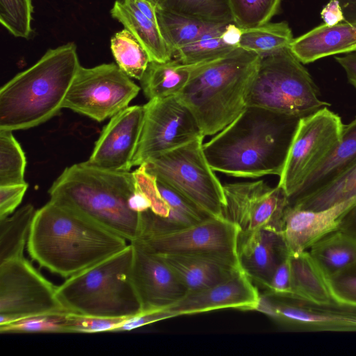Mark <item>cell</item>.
I'll return each mask as SVG.
<instances>
[{
	"label": "cell",
	"instance_id": "1",
	"mask_svg": "<svg viewBox=\"0 0 356 356\" xmlns=\"http://www.w3.org/2000/svg\"><path fill=\"white\" fill-rule=\"evenodd\" d=\"M300 118L247 106L203 143L204 153L215 172L243 178L280 177Z\"/></svg>",
	"mask_w": 356,
	"mask_h": 356
},
{
	"label": "cell",
	"instance_id": "2",
	"mask_svg": "<svg viewBox=\"0 0 356 356\" xmlns=\"http://www.w3.org/2000/svg\"><path fill=\"white\" fill-rule=\"evenodd\" d=\"M124 238L52 200L36 211L26 248L41 267L66 279L127 247Z\"/></svg>",
	"mask_w": 356,
	"mask_h": 356
},
{
	"label": "cell",
	"instance_id": "3",
	"mask_svg": "<svg viewBox=\"0 0 356 356\" xmlns=\"http://www.w3.org/2000/svg\"><path fill=\"white\" fill-rule=\"evenodd\" d=\"M81 66L74 42L48 49L0 89V130H24L56 115Z\"/></svg>",
	"mask_w": 356,
	"mask_h": 356
},
{
	"label": "cell",
	"instance_id": "4",
	"mask_svg": "<svg viewBox=\"0 0 356 356\" xmlns=\"http://www.w3.org/2000/svg\"><path fill=\"white\" fill-rule=\"evenodd\" d=\"M136 188L133 172L102 169L87 161L67 167L54 181L50 200L68 206L130 243L138 239L140 213L129 200Z\"/></svg>",
	"mask_w": 356,
	"mask_h": 356
},
{
	"label": "cell",
	"instance_id": "5",
	"mask_svg": "<svg viewBox=\"0 0 356 356\" xmlns=\"http://www.w3.org/2000/svg\"><path fill=\"white\" fill-rule=\"evenodd\" d=\"M260 58L237 47L197 63L194 75L176 96L192 113L204 136L216 134L245 109Z\"/></svg>",
	"mask_w": 356,
	"mask_h": 356
},
{
	"label": "cell",
	"instance_id": "6",
	"mask_svg": "<svg viewBox=\"0 0 356 356\" xmlns=\"http://www.w3.org/2000/svg\"><path fill=\"white\" fill-rule=\"evenodd\" d=\"M133 247L124 250L66 279L57 297L68 312L127 318L142 312L131 278Z\"/></svg>",
	"mask_w": 356,
	"mask_h": 356
},
{
	"label": "cell",
	"instance_id": "7",
	"mask_svg": "<svg viewBox=\"0 0 356 356\" xmlns=\"http://www.w3.org/2000/svg\"><path fill=\"white\" fill-rule=\"evenodd\" d=\"M329 106L290 48L261 57L248 97L247 106L302 118Z\"/></svg>",
	"mask_w": 356,
	"mask_h": 356
},
{
	"label": "cell",
	"instance_id": "8",
	"mask_svg": "<svg viewBox=\"0 0 356 356\" xmlns=\"http://www.w3.org/2000/svg\"><path fill=\"white\" fill-rule=\"evenodd\" d=\"M204 137L150 159L141 165L181 194L207 217L223 218V185L203 151Z\"/></svg>",
	"mask_w": 356,
	"mask_h": 356
},
{
	"label": "cell",
	"instance_id": "9",
	"mask_svg": "<svg viewBox=\"0 0 356 356\" xmlns=\"http://www.w3.org/2000/svg\"><path fill=\"white\" fill-rule=\"evenodd\" d=\"M239 232L225 217H208L190 225L151 231L135 241L158 255L204 257L239 266Z\"/></svg>",
	"mask_w": 356,
	"mask_h": 356
},
{
	"label": "cell",
	"instance_id": "10",
	"mask_svg": "<svg viewBox=\"0 0 356 356\" xmlns=\"http://www.w3.org/2000/svg\"><path fill=\"white\" fill-rule=\"evenodd\" d=\"M343 127L327 106L300 119L277 184L289 197L332 153Z\"/></svg>",
	"mask_w": 356,
	"mask_h": 356
},
{
	"label": "cell",
	"instance_id": "11",
	"mask_svg": "<svg viewBox=\"0 0 356 356\" xmlns=\"http://www.w3.org/2000/svg\"><path fill=\"white\" fill-rule=\"evenodd\" d=\"M57 288L24 257L0 263V325L68 312Z\"/></svg>",
	"mask_w": 356,
	"mask_h": 356
},
{
	"label": "cell",
	"instance_id": "12",
	"mask_svg": "<svg viewBox=\"0 0 356 356\" xmlns=\"http://www.w3.org/2000/svg\"><path fill=\"white\" fill-rule=\"evenodd\" d=\"M140 90L117 64L103 63L92 67L81 65L63 108L100 122L128 107Z\"/></svg>",
	"mask_w": 356,
	"mask_h": 356
},
{
	"label": "cell",
	"instance_id": "13",
	"mask_svg": "<svg viewBox=\"0 0 356 356\" xmlns=\"http://www.w3.org/2000/svg\"><path fill=\"white\" fill-rule=\"evenodd\" d=\"M143 107V127L132 167L204 137L192 113L177 96L152 99Z\"/></svg>",
	"mask_w": 356,
	"mask_h": 356
},
{
	"label": "cell",
	"instance_id": "14",
	"mask_svg": "<svg viewBox=\"0 0 356 356\" xmlns=\"http://www.w3.org/2000/svg\"><path fill=\"white\" fill-rule=\"evenodd\" d=\"M226 204L224 216L240 232L266 229L282 233L289 196L277 185L271 187L263 180L223 184Z\"/></svg>",
	"mask_w": 356,
	"mask_h": 356
},
{
	"label": "cell",
	"instance_id": "15",
	"mask_svg": "<svg viewBox=\"0 0 356 356\" xmlns=\"http://www.w3.org/2000/svg\"><path fill=\"white\" fill-rule=\"evenodd\" d=\"M257 311L300 330L356 332V307L339 302L315 304L266 293L260 295Z\"/></svg>",
	"mask_w": 356,
	"mask_h": 356
},
{
	"label": "cell",
	"instance_id": "16",
	"mask_svg": "<svg viewBox=\"0 0 356 356\" xmlns=\"http://www.w3.org/2000/svg\"><path fill=\"white\" fill-rule=\"evenodd\" d=\"M130 243L133 247L131 278L142 312L166 309L187 293L185 286L160 256L136 241Z\"/></svg>",
	"mask_w": 356,
	"mask_h": 356
},
{
	"label": "cell",
	"instance_id": "17",
	"mask_svg": "<svg viewBox=\"0 0 356 356\" xmlns=\"http://www.w3.org/2000/svg\"><path fill=\"white\" fill-rule=\"evenodd\" d=\"M143 118L144 107L138 105L128 106L111 118L86 161L102 169L130 171Z\"/></svg>",
	"mask_w": 356,
	"mask_h": 356
},
{
	"label": "cell",
	"instance_id": "18",
	"mask_svg": "<svg viewBox=\"0 0 356 356\" xmlns=\"http://www.w3.org/2000/svg\"><path fill=\"white\" fill-rule=\"evenodd\" d=\"M259 300L257 289L239 267L222 281L202 290L188 292L165 309L175 316L225 308L257 310Z\"/></svg>",
	"mask_w": 356,
	"mask_h": 356
},
{
	"label": "cell",
	"instance_id": "19",
	"mask_svg": "<svg viewBox=\"0 0 356 356\" xmlns=\"http://www.w3.org/2000/svg\"><path fill=\"white\" fill-rule=\"evenodd\" d=\"M355 204L354 198L321 211L289 205L282 234L289 254L308 250L319 239L338 229L343 215Z\"/></svg>",
	"mask_w": 356,
	"mask_h": 356
},
{
	"label": "cell",
	"instance_id": "20",
	"mask_svg": "<svg viewBox=\"0 0 356 356\" xmlns=\"http://www.w3.org/2000/svg\"><path fill=\"white\" fill-rule=\"evenodd\" d=\"M289 254L282 233L261 229L240 232L237 241L238 264L252 281L266 287L278 264Z\"/></svg>",
	"mask_w": 356,
	"mask_h": 356
},
{
	"label": "cell",
	"instance_id": "21",
	"mask_svg": "<svg viewBox=\"0 0 356 356\" xmlns=\"http://www.w3.org/2000/svg\"><path fill=\"white\" fill-rule=\"evenodd\" d=\"M289 48L302 64L338 54L356 52V22L320 25L293 39Z\"/></svg>",
	"mask_w": 356,
	"mask_h": 356
},
{
	"label": "cell",
	"instance_id": "22",
	"mask_svg": "<svg viewBox=\"0 0 356 356\" xmlns=\"http://www.w3.org/2000/svg\"><path fill=\"white\" fill-rule=\"evenodd\" d=\"M159 256L172 269L188 292L197 291L213 286L228 277L240 267L204 257Z\"/></svg>",
	"mask_w": 356,
	"mask_h": 356
},
{
	"label": "cell",
	"instance_id": "23",
	"mask_svg": "<svg viewBox=\"0 0 356 356\" xmlns=\"http://www.w3.org/2000/svg\"><path fill=\"white\" fill-rule=\"evenodd\" d=\"M111 17L130 31L148 52L152 61L165 62L173 54L163 39L158 24L154 22L126 0H116Z\"/></svg>",
	"mask_w": 356,
	"mask_h": 356
},
{
	"label": "cell",
	"instance_id": "24",
	"mask_svg": "<svg viewBox=\"0 0 356 356\" xmlns=\"http://www.w3.org/2000/svg\"><path fill=\"white\" fill-rule=\"evenodd\" d=\"M293 298L315 304L337 302L331 292L327 278L308 250L289 254Z\"/></svg>",
	"mask_w": 356,
	"mask_h": 356
},
{
	"label": "cell",
	"instance_id": "25",
	"mask_svg": "<svg viewBox=\"0 0 356 356\" xmlns=\"http://www.w3.org/2000/svg\"><path fill=\"white\" fill-rule=\"evenodd\" d=\"M356 160V117L344 124L341 140L327 159L291 197L289 203L321 188Z\"/></svg>",
	"mask_w": 356,
	"mask_h": 356
},
{
	"label": "cell",
	"instance_id": "26",
	"mask_svg": "<svg viewBox=\"0 0 356 356\" xmlns=\"http://www.w3.org/2000/svg\"><path fill=\"white\" fill-rule=\"evenodd\" d=\"M196 67L197 64H183L175 58L151 61L140 80L144 95L149 100L177 95L191 79Z\"/></svg>",
	"mask_w": 356,
	"mask_h": 356
},
{
	"label": "cell",
	"instance_id": "27",
	"mask_svg": "<svg viewBox=\"0 0 356 356\" xmlns=\"http://www.w3.org/2000/svg\"><path fill=\"white\" fill-rule=\"evenodd\" d=\"M309 252L327 278L356 262V239L337 229L316 242Z\"/></svg>",
	"mask_w": 356,
	"mask_h": 356
},
{
	"label": "cell",
	"instance_id": "28",
	"mask_svg": "<svg viewBox=\"0 0 356 356\" xmlns=\"http://www.w3.org/2000/svg\"><path fill=\"white\" fill-rule=\"evenodd\" d=\"M157 23L161 35L174 54L202 36L225 28L227 24L207 23L191 17L156 9Z\"/></svg>",
	"mask_w": 356,
	"mask_h": 356
},
{
	"label": "cell",
	"instance_id": "29",
	"mask_svg": "<svg viewBox=\"0 0 356 356\" xmlns=\"http://www.w3.org/2000/svg\"><path fill=\"white\" fill-rule=\"evenodd\" d=\"M356 198V160L330 182L314 192L289 203L307 210L321 211Z\"/></svg>",
	"mask_w": 356,
	"mask_h": 356
},
{
	"label": "cell",
	"instance_id": "30",
	"mask_svg": "<svg viewBox=\"0 0 356 356\" xmlns=\"http://www.w3.org/2000/svg\"><path fill=\"white\" fill-rule=\"evenodd\" d=\"M36 211L26 204L0 219V263L24 257Z\"/></svg>",
	"mask_w": 356,
	"mask_h": 356
},
{
	"label": "cell",
	"instance_id": "31",
	"mask_svg": "<svg viewBox=\"0 0 356 356\" xmlns=\"http://www.w3.org/2000/svg\"><path fill=\"white\" fill-rule=\"evenodd\" d=\"M156 9L207 23H234L228 0H149Z\"/></svg>",
	"mask_w": 356,
	"mask_h": 356
},
{
	"label": "cell",
	"instance_id": "32",
	"mask_svg": "<svg viewBox=\"0 0 356 356\" xmlns=\"http://www.w3.org/2000/svg\"><path fill=\"white\" fill-rule=\"evenodd\" d=\"M293 39L286 22H268L258 27L242 29L238 47L264 57L289 48Z\"/></svg>",
	"mask_w": 356,
	"mask_h": 356
},
{
	"label": "cell",
	"instance_id": "33",
	"mask_svg": "<svg viewBox=\"0 0 356 356\" xmlns=\"http://www.w3.org/2000/svg\"><path fill=\"white\" fill-rule=\"evenodd\" d=\"M110 47L118 66L130 78L140 81L152 60L138 39L123 29L111 37Z\"/></svg>",
	"mask_w": 356,
	"mask_h": 356
},
{
	"label": "cell",
	"instance_id": "34",
	"mask_svg": "<svg viewBox=\"0 0 356 356\" xmlns=\"http://www.w3.org/2000/svg\"><path fill=\"white\" fill-rule=\"evenodd\" d=\"M26 159L13 131L0 130V186L26 183Z\"/></svg>",
	"mask_w": 356,
	"mask_h": 356
},
{
	"label": "cell",
	"instance_id": "35",
	"mask_svg": "<svg viewBox=\"0 0 356 356\" xmlns=\"http://www.w3.org/2000/svg\"><path fill=\"white\" fill-rule=\"evenodd\" d=\"M281 0H228L233 22L242 29L270 22L279 10Z\"/></svg>",
	"mask_w": 356,
	"mask_h": 356
},
{
	"label": "cell",
	"instance_id": "36",
	"mask_svg": "<svg viewBox=\"0 0 356 356\" xmlns=\"http://www.w3.org/2000/svg\"><path fill=\"white\" fill-rule=\"evenodd\" d=\"M225 28L209 33L197 41L179 49L174 54L173 58L183 64L193 65L211 60L225 55L236 48L223 42L221 34Z\"/></svg>",
	"mask_w": 356,
	"mask_h": 356
},
{
	"label": "cell",
	"instance_id": "37",
	"mask_svg": "<svg viewBox=\"0 0 356 356\" xmlns=\"http://www.w3.org/2000/svg\"><path fill=\"white\" fill-rule=\"evenodd\" d=\"M33 13L32 0H0V22L16 38H30Z\"/></svg>",
	"mask_w": 356,
	"mask_h": 356
},
{
	"label": "cell",
	"instance_id": "38",
	"mask_svg": "<svg viewBox=\"0 0 356 356\" xmlns=\"http://www.w3.org/2000/svg\"><path fill=\"white\" fill-rule=\"evenodd\" d=\"M66 314V313H65ZM40 316L0 325L1 333H66L65 314Z\"/></svg>",
	"mask_w": 356,
	"mask_h": 356
},
{
	"label": "cell",
	"instance_id": "39",
	"mask_svg": "<svg viewBox=\"0 0 356 356\" xmlns=\"http://www.w3.org/2000/svg\"><path fill=\"white\" fill-rule=\"evenodd\" d=\"M125 319L87 316L68 312L65 314L64 325L66 333L115 332Z\"/></svg>",
	"mask_w": 356,
	"mask_h": 356
},
{
	"label": "cell",
	"instance_id": "40",
	"mask_svg": "<svg viewBox=\"0 0 356 356\" xmlns=\"http://www.w3.org/2000/svg\"><path fill=\"white\" fill-rule=\"evenodd\" d=\"M335 300L356 307V262L327 277Z\"/></svg>",
	"mask_w": 356,
	"mask_h": 356
},
{
	"label": "cell",
	"instance_id": "41",
	"mask_svg": "<svg viewBox=\"0 0 356 356\" xmlns=\"http://www.w3.org/2000/svg\"><path fill=\"white\" fill-rule=\"evenodd\" d=\"M266 293L280 298H293L289 254L276 267L266 287Z\"/></svg>",
	"mask_w": 356,
	"mask_h": 356
},
{
	"label": "cell",
	"instance_id": "42",
	"mask_svg": "<svg viewBox=\"0 0 356 356\" xmlns=\"http://www.w3.org/2000/svg\"><path fill=\"white\" fill-rule=\"evenodd\" d=\"M28 184L0 186V219L13 213L21 204Z\"/></svg>",
	"mask_w": 356,
	"mask_h": 356
},
{
	"label": "cell",
	"instance_id": "43",
	"mask_svg": "<svg viewBox=\"0 0 356 356\" xmlns=\"http://www.w3.org/2000/svg\"><path fill=\"white\" fill-rule=\"evenodd\" d=\"M175 317L170 312L163 309L143 311L138 314L126 318L115 332L129 331L142 326Z\"/></svg>",
	"mask_w": 356,
	"mask_h": 356
},
{
	"label": "cell",
	"instance_id": "44",
	"mask_svg": "<svg viewBox=\"0 0 356 356\" xmlns=\"http://www.w3.org/2000/svg\"><path fill=\"white\" fill-rule=\"evenodd\" d=\"M321 17L324 23L330 26L345 21L342 8L337 0H330L322 9Z\"/></svg>",
	"mask_w": 356,
	"mask_h": 356
},
{
	"label": "cell",
	"instance_id": "45",
	"mask_svg": "<svg viewBox=\"0 0 356 356\" xmlns=\"http://www.w3.org/2000/svg\"><path fill=\"white\" fill-rule=\"evenodd\" d=\"M335 60L346 72L349 83L356 88V52L336 56Z\"/></svg>",
	"mask_w": 356,
	"mask_h": 356
},
{
	"label": "cell",
	"instance_id": "46",
	"mask_svg": "<svg viewBox=\"0 0 356 356\" xmlns=\"http://www.w3.org/2000/svg\"><path fill=\"white\" fill-rule=\"evenodd\" d=\"M338 229L356 239V204L343 215Z\"/></svg>",
	"mask_w": 356,
	"mask_h": 356
},
{
	"label": "cell",
	"instance_id": "47",
	"mask_svg": "<svg viewBox=\"0 0 356 356\" xmlns=\"http://www.w3.org/2000/svg\"><path fill=\"white\" fill-rule=\"evenodd\" d=\"M242 35V29L234 23L227 24L221 34L223 42L232 47H238Z\"/></svg>",
	"mask_w": 356,
	"mask_h": 356
},
{
	"label": "cell",
	"instance_id": "48",
	"mask_svg": "<svg viewBox=\"0 0 356 356\" xmlns=\"http://www.w3.org/2000/svg\"><path fill=\"white\" fill-rule=\"evenodd\" d=\"M132 5H134L138 10H139L147 17L157 23L156 17V8L149 0H126Z\"/></svg>",
	"mask_w": 356,
	"mask_h": 356
},
{
	"label": "cell",
	"instance_id": "49",
	"mask_svg": "<svg viewBox=\"0 0 356 356\" xmlns=\"http://www.w3.org/2000/svg\"><path fill=\"white\" fill-rule=\"evenodd\" d=\"M343 12L345 21L356 22V0H337Z\"/></svg>",
	"mask_w": 356,
	"mask_h": 356
}]
</instances>
